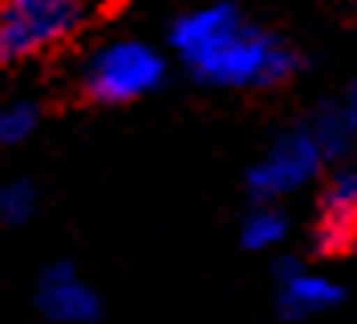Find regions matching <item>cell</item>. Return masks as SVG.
<instances>
[{"instance_id": "obj_4", "label": "cell", "mask_w": 357, "mask_h": 324, "mask_svg": "<svg viewBox=\"0 0 357 324\" xmlns=\"http://www.w3.org/2000/svg\"><path fill=\"white\" fill-rule=\"evenodd\" d=\"M325 158H329V151H325V142H321L317 130L312 126L292 130L284 138H276L272 151L248 171V187H252V194L260 203H272V199L292 194V191H301L305 183H312Z\"/></svg>"}, {"instance_id": "obj_9", "label": "cell", "mask_w": 357, "mask_h": 324, "mask_svg": "<svg viewBox=\"0 0 357 324\" xmlns=\"http://www.w3.org/2000/svg\"><path fill=\"white\" fill-rule=\"evenodd\" d=\"M37 122H41V109L33 106V102H24V98H17V102H4L0 106V142H24L33 130H37Z\"/></svg>"}, {"instance_id": "obj_12", "label": "cell", "mask_w": 357, "mask_h": 324, "mask_svg": "<svg viewBox=\"0 0 357 324\" xmlns=\"http://www.w3.org/2000/svg\"><path fill=\"white\" fill-rule=\"evenodd\" d=\"M354 247H357V239H354Z\"/></svg>"}, {"instance_id": "obj_7", "label": "cell", "mask_w": 357, "mask_h": 324, "mask_svg": "<svg viewBox=\"0 0 357 324\" xmlns=\"http://www.w3.org/2000/svg\"><path fill=\"white\" fill-rule=\"evenodd\" d=\"M341 304V284L301 263H280V308L284 316H317Z\"/></svg>"}, {"instance_id": "obj_2", "label": "cell", "mask_w": 357, "mask_h": 324, "mask_svg": "<svg viewBox=\"0 0 357 324\" xmlns=\"http://www.w3.org/2000/svg\"><path fill=\"white\" fill-rule=\"evenodd\" d=\"M162 73H167V61L155 45L118 37L89 53L86 69H82V89L102 106H126V102L155 93L162 86Z\"/></svg>"}, {"instance_id": "obj_11", "label": "cell", "mask_w": 357, "mask_h": 324, "mask_svg": "<svg viewBox=\"0 0 357 324\" xmlns=\"http://www.w3.org/2000/svg\"><path fill=\"white\" fill-rule=\"evenodd\" d=\"M345 114H349V122H354V130H357V89H354V98H349V109H345Z\"/></svg>"}, {"instance_id": "obj_8", "label": "cell", "mask_w": 357, "mask_h": 324, "mask_svg": "<svg viewBox=\"0 0 357 324\" xmlns=\"http://www.w3.org/2000/svg\"><path fill=\"white\" fill-rule=\"evenodd\" d=\"M284 236H289V219H284L280 207H272V203H260L244 219V247H252V252L276 247V243H284Z\"/></svg>"}, {"instance_id": "obj_10", "label": "cell", "mask_w": 357, "mask_h": 324, "mask_svg": "<svg viewBox=\"0 0 357 324\" xmlns=\"http://www.w3.org/2000/svg\"><path fill=\"white\" fill-rule=\"evenodd\" d=\"M33 211H37V187L29 178H17L0 191V219L4 223H24Z\"/></svg>"}, {"instance_id": "obj_6", "label": "cell", "mask_w": 357, "mask_h": 324, "mask_svg": "<svg viewBox=\"0 0 357 324\" xmlns=\"http://www.w3.org/2000/svg\"><path fill=\"white\" fill-rule=\"evenodd\" d=\"M37 304L49 321L57 324H89L98 321V292L89 288L69 263H57L41 276V288H37Z\"/></svg>"}, {"instance_id": "obj_5", "label": "cell", "mask_w": 357, "mask_h": 324, "mask_svg": "<svg viewBox=\"0 0 357 324\" xmlns=\"http://www.w3.org/2000/svg\"><path fill=\"white\" fill-rule=\"evenodd\" d=\"M317 247L325 256H337L345 247H354L357 239V167L354 171L333 174V183L321 194V207H317Z\"/></svg>"}, {"instance_id": "obj_1", "label": "cell", "mask_w": 357, "mask_h": 324, "mask_svg": "<svg viewBox=\"0 0 357 324\" xmlns=\"http://www.w3.org/2000/svg\"><path fill=\"white\" fill-rule=\"evenodd\" d=\"M171 49L199 82L223 89H268L296 69L289 45L268 29L248 24L231 4H207L178 17Z\"/></svg>"}, {"instance_id": "obj_3", "label": "cell", "mask_w": 357, "mask_h": 324, "mask_svg": "<svg viewBox=\"0 0 357 324\" xmlns=\"http://www.w3.org/2000/svg\"><path fill=\"white\" fill-rule=\"evenodd\" d=\"M82 0H0V65L66 45L82 29Z\"/></svg>"}]
</instances>
